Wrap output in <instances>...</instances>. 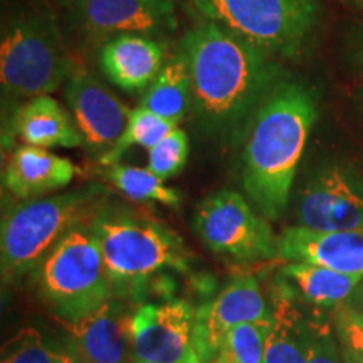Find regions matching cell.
Segmentation results:
<instances>
[{
	"instance_id": "1",
	"label": "cell",
	"mask_w": 363,
	"mask_h": 363,
	"mask_svg": "<svg viewBox=\"0 0 363 363\" xmlns=\"http://www.w3.org/2000/svg\"><path fill=\"white\" fill-rule=\"evenodd\" d=\"M192 81V108L208 131H224L254 115L278 84L272 56L207 21L182 40Z\"/></svg>"
},
{
	"instance_id": "2",
	"label": "cell",
	"mask_w": 363,
	"mask_h": 363,
	"mask_svg": "<svg viewBox=\"0 0 363 363\" xmlns=\"http://www.w3.org/2000/svg\"><path fill=\"white\" fill-rule=\"evenodd\" d=\"M318 118L316 99L298 83H278L252 115L244 148L242 184L267 220L281 217L298 163Z\"/></svg>"
},
{
	"instance_id": "3",
	"label": "cell",
	"mask_w": 363,
	"mask_h": 363,
	"mask_svg": "<svg viewBox=\"0 0 363 363\" xmlns=\"http://www.w3.org/2000/svg\"><path fill=\"white\" fill-rule=\"evenodd\" d=\"M89 230L101 249L113 288L140 286L165 267L187 269L184 240L157 220L110 211L94 216Z\"/></svg>"
},
{
	"instance_id": "4",
	"label": "cell",
	"mask_w": 363,
	"mask_h": 363,
	"mask_svg": "<svg viewBox=\"0 0 363 363\" xmlns=\"http://www.w3.org/2000/svg\"><path fill=\"white\" fill-rule=\"evenodd\" d=\"M72 74V61L57 27L43 13L12 21L0 45L4 96L33 99L56 91Z\"/></svg>"
},
{
	"instance_id": "5",
	"label": "cell",
	"mask_w": 363,
	"mask_h": 363,
	"mask_svg": "<svg viewBox=\"0 0 363 363\" xmlns=\"http://www.w3.org/2000/svg\"><path fill=\"white\" fill-rule=\"evenodd\" d=\"M39 288L59 318L78 321L111 299V281L96 238L74 227L39 266Z\"/></svg>"
},
{
	"instance_id": "6",
	"label": "cell",
	"mask_w": 363,
	"mask_h": 363,
	"mask_svg": "<svg viewBox=\"0 0 363 363\" xmlns=\"http://www.w3.org/2000/svg\"><path fill=\"white\" fill-rule=\"evenodd\" d=\"M216 22L269 56L296 57L318 19V0H192Z\"/></svg>"
},
{
	"instance_id": "7",
	"label": "cell",
	"mask_w": 363,
	"mask_h": 363,
	"mask_svg": "<svg viewBox=\"0 0 363 363\" xmlns=\"http://www.w3.org/2000/svg\"><path fill=\"white\" fill-rule=\"evenodd\" d=\"M98 189H83L17 206L2 220L4 281L22 278L43 264L57 242L74 229Z\"/></svg>"
},
{
	"instance_id": "8",
	"label": "cell",
	"mask_w": 363,
	"mask_h": 363,
	"mask_svg": "<svg viewBox=\"0 0 363 363\" xmlns=\"http://www.w3.org/2000/svg\"><path fill=\"white\" fill-rule=\"evenodd\" d=\"M194 227L207 247L238 261L278 257L279 238L269 222L234 190H220L203 199L195 211Z\"/></svg>"
},
{
	"instance_id": "9",
	"label": "cell",
	"mask_w": 363,
	"mask_h": 363,
	"mask_svg": "<svg viewBox=\"0 0 363 363\" xmlns=\"http://www.w3.org/2000/svg\"><path fill=\"white\" fill-rule=\"evenodd\" d=\"M133 363H202L197 310L184 299L143 305L131 315Z\"/></svg>"
},
{
	"instance_id": "10",
	"label": "cell",
	"mask_w": 363,
	"mask_h": 363,
	"mask_svg": "<svg viewBox=\"0 0 363 363\" xmlns=\"http://www.w3.org/2000/svg\"><path fill=\"white\" fill-rule=\"evenodd\" d=\"M298 222L311 230L363 229V182L343 167H328L303 190Z\"/></svg>"
},
{
	"instance_id": "11",
	"label": "cell",
	"mask_w": 363,
	"mask_h": 363,
	"mask_svg": "<svg viewBox=\"0 0 363 363\" xmlns=\"http://www.w3.org/2000/svg\"><path fill=\"white\" fill-rule=\"evenodd\" d=\"M65 94L84 147L103 157L123 136L131 111L106 86L84 71L72 72Z\"/></svg>"
},
{
	"instance_id": "12",
	"label": "cell",
	"mask_w": 363,
	"mask_h": 363,
	"mask_svg": "<svg viewBox=\"0 0 363 363\" xmlns=\"http://www.w3.org/2000/svg\"><path fill=\"white\" fill-rule=\"evenodd\" d=\"M272 320L257 281L252 276L234 279L214 301L197 310V348L202 363L214 360L235 326Z\"/></svg>"
},
{
	"instance_id": "13",
	"label": "cell",
	"mask_w": 363,
	"mask_h": 363,
	"mask_svg": "<svg viewBox=\"0 0 363 363\" xmlns=\"http://www.w3.org/2000/svg\"><path fill=\"white\" fill-rule=\"evenodd\" d=\"M69 338L72 353L83 363H133L131 315L115 299L78 321L57 316Z\"/></svg>"
},
{
	"instance_id": "14",
	"label": "cell",
	"mask_w": 363,
	"mask_h": 363,
	"mask_svg": "<svg viewBox=\"0 0 363 363\" xmlns=\"http://www.w3.org/2000/svg\"><path fill=\"white\" fill-rule=\"evenodd\" d=\"M81 24L88 33L160 34L175 29L169 0H74Z\"/></svg>"
},
{
	"instance_id": "15",
	"label": "cell",
	"mask_w": 363,
	"mask_h": 363,
	"mask_svg": "<svg viewBox=\"0 0 363 363\" xmlns=\"http://www.w3.org/2000/svg\"><path fill=\"white\" fill-rule=\"evenodd\" d=\"M279 259L311 262L363 278V229L311 230L288 227L279 235Z\"/></svg>"
},
{
	"instance_id": "16",
	"label": "cell",
	"mask_w": 363,
	"mask_h": 363,
	"mask_svg": "<svg viewBox=\"0 0 363 363\" xmlns=\"http://www.w3.org/2000/svg\"><path fill=\"white\" fill-rule=\"evenodd\" d=\"M99 62L111 83L125 91H140L163 69V49L147 35L120 34L104 44Z\"/></svg>"
},
{
	"instance_id": "17",
	"label": "cell",
	"mask_w": 363,
	"mask_h": 363,
	"mask_svg": "<svg viewBox=\"0 0 363 363\" xmlns=\"http://www.w3.org/2000/svg\"><path fill=\"white\" fill-rule=\"evenodd\" d=\"M76 167L48 148L22 145L13 152L4 172V185L17 199H34L66 187Z\"/></svg>"
},
{
	"instance_id": "18",
	"label": "cell",
	"mask_w": 363,
	"mask_h": 363,
	"mask_svg": "<svg viewBox=\"0 0 363 363\" xmlns=\"http://www.w3.org/2000/svg\"><path fill=\"white\" fill-rule=\"evenodd\" d=\"M13 128L26 145L40 148H74L84 145L78 126L61 103L45 94L29 99L17 111Z\"/></svg>"
},
{
	"instance_id": "19",
	"label": "cell",
	"mask_w": 363,
	"mask_h": 363,
	"mask_svg": "<svg viewBox=\"0 0 363 363\" xmlns=\"http://www.w3.org/2000/svg\"><path fill=\"white\" fill-rule=\"evenodd\" d=\"M283 274L308 303L325 308L347 303L363 281L360 276L345 274L311 262H288L283 267Z\"/></svg>"
},
{
	"instance_id": "20",
	"label": "cell",
	"mask_w": 363,
	"mask_h": 363,
	"mask_svg": "<svg viewBox=\"0 0 363 363\" xmlns=\"http://www.w3.org/2000/svg\"><path fill=\"white\" fill-rule=\"evenodd\" d=\"M140 106L174 123H179L187 115L192 108V81L187 61L182 54L163 66L160 74L145 93Z\"/></svg>"
},
{
	"instance_id": "21",
	"label": "cell",
	"mask_w": 363,
	"mask_h": 363,
	"mask_svg": "<svg viewBox=\"0 0 363 363\" xmlns=\"http://www.w3.org/2000/svg\"><path fill=\"white\" fill-rule=\"evenodd\" d=\"M104 179L121 192L125 197L135 202H157L162 206L177 208L180 206V195L174 189L165 187L162 179L150 169L113 163L103 172Z\"/></svg>"
},
{
	"instance_id": "22",
	"label": "cell",
	"mask_w": 363,
	"mask_h": 363,
	"mask_svg": "<svg viewBox=\"0 0 363 363\" xmlns=\"http://www.w3.org/2000/svg\"><path fill=\"white\" fill-rule=\"evenodd\" d=\"M175 128L177 123H174V121L165 120V118L155 115L147 108L138 106L136 110L131 111L128 126H126L123 136L118 140V143L110 152H106L99 158V162L106 167L118 163V160L125 155L126 150L133 147V145L152 150Z\"/></svg>"
},
{
	"instance_id": "23",
	"label": "cell",
	"mask_w": 363,
	"mask_h": 363,
	"mask_svg": "<svg viewBox=\"0 0 363 363\" xmlns=\"http://www.w3.org/2000/svg\"><path fill=\"white\" fill-rule=\"evenodd\" d=\"M272 321H252L235 326L211 363H264Z\"/></svg>"
},
{
	"instance_id": "24",
	"label": "cell",
	"mask_w": 363,
	"mask_h": 363,
	"mask_svg": "<svg viewBox=\"0 0 363 363\" xmlns=\"http://www.w3.org/2000/svg\"><path fill=\"white\" fill-rule=\"evenodd\" d=\"M74 353L61 352L44 342L40 331L24 328L16 333L2 348L0 363H76Z\"/></svg>"
},
{
	"instance_id": "25",
	"label": "cell",
	"mask_w": 363,
	"mask_h": 363,
	"mask_svg": "<svg viewBox=\"0 0 363 363\" xmlns=\"http://www.w3.org/2000/svg\"><path fill=\"white\" fill-rule=\"evenodd\" d=\"M264 363H308L305 326L274 315L266 343Z\"/></svg>"
},
{
	"instance_id": "26",
	"label": "cell",
	"mask_w": 363,
	"mask_h": 363,
	"mask_svg": "<svg viewBox=\"0 0 363 363\" xmlns=\"http://www.w3.org/2000/svg\"><path fill=\"white\" fill-rule=\"evenodd\" d=\"M189 136L184 130L170 131L160 143L148 150V169L158 179L169 180L184 170L189 158Z\"/></svg>"
},
{
	"instance_id": "27",
	"label": "cell",
	"mask_w": 363,
	"mask_h": 363,
	"mask_svg": "<svg viewBox=\"0 0 363 363\" xmlns=\"http://www.w3.org/2000/svg\"><path fill=\"white\" fill-rule=\"evenodd\" d=\"M335 330L347 363H363V315L343 303L335 308Z\"/></svg>"
},
{
	"instance_id": "28",
	"label": "cell",
	"mask_w": 363,
	"mask_h": 363,
	"mask_svg": "<svg viewBox=\"0 0 363 363\" xmlns=\"http://www.w3.org/2000/svg\"><path fill=\"white\" fill-rule=\"evenodd\" d=\"M308 363H347L338 338L331 335L328 325L308 323L305 328Z\"/></svg>"
},
{
	"instance_id": "29",
	"label": "cell",
	"mask_w": 363,
	"mask_h": 363,
	"mask_svg": "<svg viewBox=\"0 0 363 363\" xmlns=\"http://www.w3.org/2000/svg\"><path fill=\"white\" fill-rule=\"evenodd\" d=\"M347 303L350 306L355 308L357 311H360L363 315V281L360 283V286H358V288L355 289V293L352 294L350 299H348Z\"/></svg>"
},
{
	"instance_id": "30",
	"label": "cell",
	"mask_w": 363,
	"mask_h": 363,
	"mask_svg": "<svg viewBox=\"0 0 363 363\" xmlns=\"http://www.w3.org/2000/svg\"><path fill=\"white\" fill-rule=\"evenodd\" d=\"M362 69H363V52H362Z\"/></svg>"
},
{
	"instance_id": "31",
	"label": "cell",
	"mask_w": 363,
	"mask_h": 363,
	"mask_svg": "<svg viewBox=\"0 0 363 363\" xmlns=\"http://www.w3.org/2000/svg\"><path fill=\"white\" fill-rule=\"evenodd\" d=\"M76 363H83V362H79V360H78V362H76Z\"/></svg>"
}]
</instances>
